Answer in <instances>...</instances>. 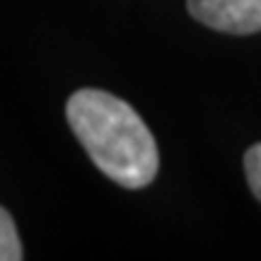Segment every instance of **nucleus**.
<instances>
[{
	"mask_svg": "<svg viewBox=\"0 0 261 261\" xmlns=\"http://www.w3.org/2000/svg\"><path fill=\"white\" fill-rule=\"evenodd\" d=\"M65 116L90 160L116 184L143 189L155 179L158 143L128 102L87 87L70 94Z\"/></svg>",
	"mask_w": 261,
	"mask_h": 261,
	"instance_id": "1",
	"label": "nucleus"
},
{
	"mask_svg": "<svg viewBox=\"0 0 261 261\" xmlns=\"http://www.w3.org/2000/svg\"><path fill=\"white\" fill-rule=\"evenodd\" d=\"M187 5L194 19L225 34L261 32V0H187Z\"/></svg>",
	"mask_w": 261,
	"mask_h": 261,
	"instance_id": "2",
	"label": "nucleus"
},
{
	"mask_svg": "<svg viewBox=\"0 0 261 261\" xmlns=\"http://www.w3.org/2000/svg\"><path fill=\"white\" fill-rule=\"evenodd\" d=\"M24 256L22 254V242L17 237L15 223L10 213L0 205V261H19Z\"/></svg>",
	"mask_w": 261,
	"mask_h": 261,
	"instance_id": "3",
	"label": "nucleus"
},
{
	"mask_svg": "<svg viewBox=\"0 0 261 261\" xmlns=\"http://www.w3.org/2000/svg\"><path fill=\"white\" fill-rule=\"evenodd\" d=\"M244 172H247V181H249L254 196L261 201V143L252 145L244 152Z\"/></svg>",
	"mask_w": 261,
	"mask_h": 261,
	"instance_id": "4",
	"label": "nucleus"
}]
</instances>
